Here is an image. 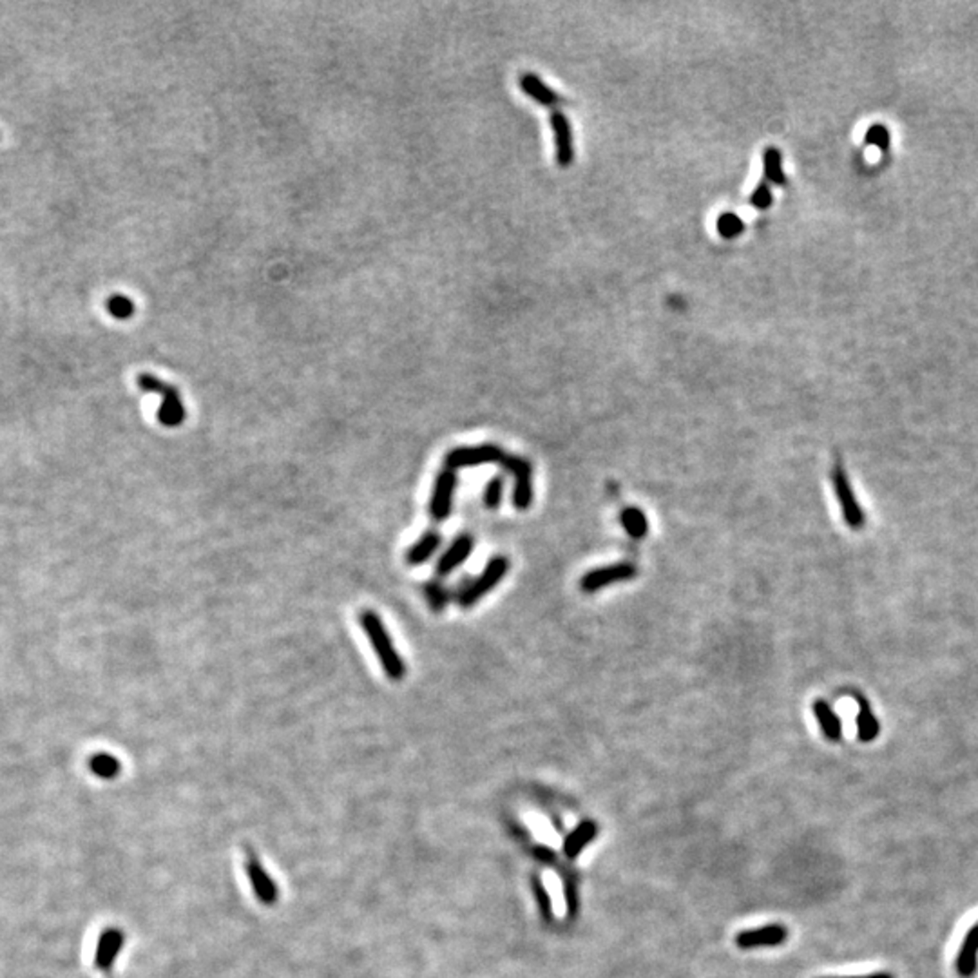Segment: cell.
<instances>
[{
    "label": "cell",
    "mask_w": 978,
    "mask_h": 978,
    "mask_svg": "<svg viewBox=\"0 0 978 978\" xmlns=\"http://www.w3.org/2000/svg\"><path fill=\"white\" fill-rule=\"evenodd\" d=\"M359 623H361V627L366 634L368 642L372 644V647L375 651V656H377L384 674L389 679L401 681L406 676V663L401 658V654L397 653L394 642H391V636H389L388 629L384 627L382 620L379 618V614L373 613V611H365L359 616Z\"/></svg>",
    "instance_id": "1"
},
{
    "label": "cell",
    "mask_w": 978,
    "mask_h": 978,
    "mask_svg": "<svg viewBox=\"0 0 978 978\" xmlns=\"http://www.w3.org/2000/svg\"><path fill=\"white\" fill-rule=\"evenodd\" d=\"M509 565L511 564L506 557H495V558H492L485 564L484 571L477 578H473V580L464 578L466 581H462V585L459 587V591L455 595L457 604L462 609H471L473 605H477L482 598H485L506 578V574L509 571Z\"/></svg>",
    "instance_id": "2"
},
{
    "label": "cell",
    "mask_w": 978,
    "mask_h": 978,
    "mask_svg": "<svg viewBox=\"0 0 978 978\" xmlns=\"http://www.w3.org/2000/svg\"><path fill=\"white\" fill-rule=\"evenodd\" d=\"M136 384L145 394H156L162 397V406L158 410V421L162 426L178 428L183 424L187 412L176 386L162 381L153 373H140L136 377Z\"/></svg>",
    "instance_id": "3"
},
{
    "label": "cell",
    "mask_w": 978,
    "mask_h": 978,
    "mask_svg": "<svg viewBox=\"0 0 978 978\" xmlns=\"http://www.w3.org/2000/svg\"><path fill=\"white\" fill-rule=\"evenodd\" d=\"M638 576V567L632 562H616L587 571L580 580V589L587 595L607 589L611 585L625 583Z\"/></svg>",
    "instance_id": "4"
},
{
    "label": "cell",
    "mask_w": 978,
    "mask_h": 978,
    "mask_svg": "<svg viewBox=\"0 0 978 978\" xmlns=\"http://www.w3.org/2000/svg\"><path fill=\"white\" fill-rule=\"evenodd\" d=\"M508 453L497 445H478V446H461L446 453L445 464L448 469H466L478 468L484 464H501Z\"/></svg>",
    "instance_id": "5"
},
{
    "label": "cell",
    "mask_w": 978,
    "mask_h": 978,
    "mask_svg": "<svg viewBox=\"0 0 978 978\" xmlns=\"http://www.w3.org/2000/svg\"><path fill=\"white\" fill-rule=\"evenodd\" d=\"M501 466L515 477L511 502L518 511H527L534 501L533 489V468L531 462L518 455H506Z\"/></svg>",
    "instance_id": "6"
},
{
    "label": "cell",
    "mask_w": 978,
    "mask_h": 978,
    "mask_svg": "<svg viewBox=\"0 0 978 978\" xmlns=\"http://www.w3.org/2000/svg\"><path fill=\"white\" fill-rule=\"evenodd\" d=\"M457 484H459V478H457V473L453 469L445 468L443 471L437 475L435 484H433V493H431L429 506H428L429 515H431L433 520L445 522L452 515Z\"/></svg>",
    "instance_id": "7"
},
{
    "label": "cell",
    "mask_w": 978,
    "mask_h": 978,
    "mask_svg": "<svg viewBox=\"0 0 978 978\" xmlns=\"http://www.w3.org/2000/svg\"><path fill=\"white\" fill-rule=\"evenodd\" d=\"M831 484H834L836 495H838V501H839V506H841L846 525L852 527V529H862L866 517H864V511L861 509V506H859V502L854 495L850 478H848V475H846V471L841 464H838L834 468V471H831Z\"/></svg>",
    "instance_id": "8"
},
{
    "label": "cell",
    "mask_w": 978,
    "mask_h": 978,
    "mask_svg": "<svg viewBox=\"0 0 978 978\" xmlns=\"http://www.w3.org/2000/svg\"><path fill=\"white\" fill-rule=\"evenodd\" d=\"M789 927L782 924H766L756 929L738 934L736 944L740 950H756V948H772L785 944L789 939Z\"/></svg>",
    "instance_id": "9"
},
{
    "label": "cell",
    "mask_w": 978,
    "mask_h": 978,
    "mask_svg": "<svg viewBox=\"0 0 978 978\" xmlns=\"http://www.w3.org/2000/svg\"><path fill=\"white\" fill-rule=\"evenodd\" d=\"M551 129L555 138V156L557 164L562 169H567L573 165L574 160V145H573V129L567 120V116L562 111L551 113Z\"/></svg>",
    "instance_id": "10"
},
{
    "label": "cell",
    "mask_w": 978,
    "mask_h": 978,
    "mask_svg": "<svg viewBox=\"0 0 978 978\" xmlns=\"http://www.w3.org/2000/svg\"><path fill=\"white\" fill-rule=\"evenodd\" d=\"M473 549H475V541H473L471 534L457 536L455 541L450 544V548L443 555H440V558L437 560V565H435L437 576L452 574L455 569H459L471 557Z\"/></svg>",
    "instance_id": "11"
},
{
    "label": "cell",
    "mask_w": 978,
    "mask_h": 978,
    "mask_svg": "<svg viewBox=\"0 0 978 978\" xmlns=\"http://www.w3.org/2000/svg\"><path fill=\"white\" fill-rule=\"evenodd\" d=\"M247 873H249V878L253 883V888L256 892V895L260 897L261 902L265 904H274L276 899H277V888L274 885V880L270 878V875L265 871V868L260 864L256 854H249V861H247Z\"/></svg>",
    "instance_id": "12"
},
{
    "label": "cell",
    "mask_w": 978,
    "mask_h": 978,
    "mask_svg": "<svg viewBox=\"0 0 978 978\" xmlns=\"http://www.w3.org/2000/svg\"><path fill=\"white\" fill-rule=\"evenodd\" d=\"M978 967V922L969 929L962 941L957 957V971L962 978H971Z\"/></svg>",
    "instance_id": "13"
},
{
    "label": "cell",
    "mask_w": 978,
    "mask_h": 978,
    "mask_svg": "<svg viewBox=\"0 0 978 978\" xmlns=\"http://www.w3.org/2000/svg\"><path fill=\"white\" fill-rule=\"evenodd\" d=\"M520 89L527 96H531L533 100H536L538 104L546 106V108H555V106H560L564 102L562 96H558L553 89H549L541 78H538L533 73H524L520 76Z\"/></svg>",
    "instance_id": "14"
},
{
    "label": "cell",
    "mask_w": 978,
    "mask_h": 978,
    "mask_svg": "<svg viewBox=\"0 0 978 978\" xmlns=\"http://www.w3.org/2000/svg\"><path fill=\"white\" fill-rule=\"evenodd\" d=\"M124 946V935L118 929H108V932L98 941L94 964L98 969H111L120 950Z\"/></svg>",
    "instance_id": "15"
},
{
    "label": "cell",
    "mask_w": 978,
    "mask_h": 978,
    "mask_svg": "<svg viewBox=\"0 0 978 978\" xmlns=\"http://www.w3.org/2000/svg\"><path fill=\"white\" fill-rule=\"evenodd\" d=\"M440 544H443V536L437 531H426L419 541L406 551V562L412 567H419L426 564L433 555L438 551Z\"/></svg>",
    "instance_id": "16"
},
{
    "label": "cell",
    "mask_w": 978,
    "mask_h": 978,
    "mask_svg": "<svg viewBox=\"0 0 978 978\" xmlns=\"http://www.w3.org/2000/svg\"><path fill=\"white\" fill-rule=\"evenodd\" d=\"M597 834H598V826H597V822H593V821H583V822H580V824L571 831V834L565 838V841H564V852H565V855H567L569 859L578 857L580 852L597 838Z\"/></svg>",
    "instance_id": "17"
},
{
    "label": "cell",
    "mask_w": 978,
    "mask_h": 978,
    "mask_svg": "<svg viewBox=\"0 0 978 978\" xmlns=\"http://www.w3.org/2000/svg\"><path fill=\"white\" fill-rule=\"evenodd\" d=\"M814 716L824 734V738L828 742H839L841 736H843V725H841V719L839 716L831 710V707L822 701V700H817L814 701Z\"/></svg>",
    "instance_id": "18"
},
{
    "label": "cell",
    "mask_w": 978,
    "mask_h": 978,
    "mask_svg": "<svg viewBox=\"0 0 978 978\" xmlns=\"http://www.w3.org/2000/svg\"><path fill=\"white\" fill-rule=\"evenodd\" d=\"M859 703V714H857V738L862 743L873 742L880 734V723L875 717L870 701L864 696H855Z\"/></svg>",
    "instance_id": "19"
},
{
    "label": "cell",
    "mask_w": 978,
    "mask_h": 978,
    "mask_svg": "<svg viewBox=\"0 0 978 978\" xmlns=\"http://www.w3.org/2000/svg\"><path fill=\"white\" fill-rule=\"evenodd\" d=\"M620 522L623 531L630 538H634V541H644V538L649 534V518L640 508H634V506L625 508L620 515Z\"/></svg>",
    "instance_id": "20"
},
{
    "label": "cell",
    "mask_w": 978,
    "mask_h": 978,
    "mask_svg": "<svg viewBox=\"0 0 978 978\" xmlns=\"http://www.w3.org/2000/svg\"><path fill=\"white\" fill-rule=\"evenodd\" d=\"M424 598H426V602H428V605L433 613H443V611H446V607L452 600V593L443 581L429 580L424 585Z\"/></svg>",
    "instance_id": "21"
},
{
    "label": "cell",
    "mask_w": 978,
    "mask_h": 978,
    "mask_svg": "<svg viewBox=\"0 0 978 978\" xmlns=\"http://www.w3.org/2000/svg\"><path fill=\"white\" fill-rule=\"evenodd\" d=\"M763 167H765V176L770 183L774 185L787 183L785 171H782V156H781V151L775 149V147H766L763 151Z\"/></svg>",
    "instance_id": "22"
},
{
    "label": "cell",
    "mask_w": 978,
    "mask_h": 978,
    "mask_svg": "<svg viewBox=\"0 0 978 978\" xmlns=\"http://www.w3.org/2000/svg\"><path fill=\"white\" fill-rule=\"evenodd\" d=\"M89 768L92 774H96L98 777L102 779H113L120 774V761L111 756V754H106V752H100L96 754L89 759Z\"/></svg>",
    "instance_id": "23"
},
{
    "label": "cell",
    "mask_w": 978,
    "mask_h": 978,
    "mask_svg": "<svg viewBox=\"0 0 978 978\" xmlns=\"http://www.w3.org/2000/svg\"><path fill=\"white\" fill-rule=\"evenodd\" d=\"M716 228H717V234H719L723 239H734V237H738V236L743 234L745 223H743V220H742L738 214L723 212V214L717 218Z\"/></svg>",
    "instance_id": "24"
},
{
    "label": "cell",
    "mask_w": 978,
    "mask_h": 978,
    "mask_svg": "<svg viewBox=\"0 0 978 978\" xmlns=\"http://www.w3.org/2000/svg\"><path fill=\"white\" fill-rule=\"evenodd\" d=\"M504 489H506V482L502 477H493L489 480L484 487V506L492 511L499 509L504 501Z\"/></svg>",
    "instance_id": "25"
},
{
    "label": "cell",
    "mask_w": 978,
    "mask_h": 978,
    "mask_svg": "<svg viewBox=\"0 0 978 978\" xmlns=\"http://www.w3.org/2000/svg\"><path fill=\"white\" fill-rule=\"evenodd\" d=\"M864 141L868 145L877 147V149H880V151H888L890 149V131L883 124H873V125L868 127V131L864 134Z\"/></svg>",
    "instance_id": "26"
},
{
    "label": "cell",
    "mask_w": 978,
    "mask_h": 978,
    "mask_svg": "<svg viewBox=\"0 0 978 978\" xmlns=\"http://www.w3.org/2000/svg\"><path fill=\"white\" fill-rule=\"evenodd\" d=\"M106 305L108 312L116 319H129L134 314V303L127 296H120V293L111 296Z\"/></svg>",
    "instance_id": "27"
},
{
    "label": "cell",
    "mask_w": 978,
    "mask_h": 978,
    "mask_svg": "<svg viewBox=\"0 0 978 978\" xmlns=\"http://www.w3.org/2000/svg\"><path fill=\"white\" fill-rule=\"evenodd\" d=\"M533 894L536 897V904L538 908H541V913L542 917L549 922L553 918V906H551V899H549V894L548 890L544 888L542 880L541 878H533Z\"/></svg>",
    "instance_id": "28"
},
{
    "label": "cell",
    "mask_w": 978,
    "mask_h": 978,
    "mask_svg": "<svg viewBox=\"0 0 978 978\" xmlns=\"http://www.w3.org/2000/svg\"><path fill=\"white\" fill-rule=\"evenodd\" d=\"M772 202H774V196H772V190L768 187L766 181H759L754 188V192L750 194V205L758 211H766L772 207Z\"/></svg>",
    "instance_id": "29"
},
{
    "label": "cell",
    "mask_w": 978,
    "mask_h": 978,
    "mask_svg": "<svg viewBox=\"0 0 978 978\" xmlns=\"http://www.w3.org/2000/svg\"><path fill=\"white\" fill-rule=\"evenodd\" d=\"M565 899H567V913H569V917H574L578 902H576V894H574V883H571L569 878L565 880Z\"/></svg>",
    "instance_id": "30"
},
{
    "label": "cell",
    "mask_w": 978,
    "mask_h": 978,
    "mask_svg": "<svg viewBox=\"0 0 978 978\" xmlns=\"http://www.w3.org/2000/svg\"><path fill=\"white\" fill-rule=\"evenodd\" d=\"M534 855H536L538 861H542V862H548V864H553V862H555V854H553L551 850H548V848H536V850H534Z\"/></svg>",
    "instance_id": "31"
},
{
    "label": "cell",
    "mask_w": 978,
    "mask_h": 978,
    "mask_svg": "<svg viewBox=\"0 0 978 978\" xmlns=\"http://www.w3.org/2000/svg\"><path fill=\"white\" fill-rule=\"evenodd\" d=\"M824 978H895L892 973H886V971H878V973H871V974H864V976H824Z\"/></svg>",
    "instance_id": "32"
}]
</instances>
